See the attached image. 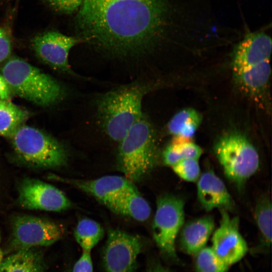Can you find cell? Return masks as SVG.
Returning a JSON list of instances; mask_svg holds the SVG:
<instances>
[{"label":"cell","mask_w":272,"mask_h":272,"mask_svg":"<svg viewBox=\"0 0 272 272\" xmlns=\"http://www.w3.org/2000/svg\"><path fill=\"white\" fill-rule=\"evenodd\" d=\"M167 0H83L76 23L83 39L115 55L147 52L166 29Z\"/></svg>","instance_id":"1"},{"label":"cell","mask_w":272,"mask_h":272,"mask_svg":"<svg viewBox=\"0 0 272 272\" xmlns=\"http://www.w3.org/2000/svg\"><path fill=\"white\" fill-rule=\"evenodd\" d=\"M151 88L147 84L133 83L107 92L97 98L100 125L112 140L120 142L143 115L142 100Z\"/></svg>","instance_id":"2"},{"label":"cell","mask_w":272,"mask_h":272,"mask_svg":"<svg viewBox=\"0 0 272 272\" xmlns=\"http://www.w3.org/2000/svg\"><path fill=\"white\" fill-rule=\"evenodd\" d=\"M1 72L12 93L38 105L54 104L65 96L58 81L19 57L9 58Z\"/></svg>","instance_id":"3"},{"label":"cell","mask_w":272,"mask_h":272,"mask_svg":"<svg viewBox=\"0 0 272 272\" xmlns=\"http://www.w3.org/2000/svg\"><path fill=\"white\" fill-rule=\"evenodd\" d=\"M119 143V170L132 182L141 180L157 162L156 137L153 126L143 115Z\"/></svg>","instance_id":"4"},{"label":"cell","mask_w":272,"mask_h":272,"mask_svg":"<svg viewBox=\"0 0 272 272\" xmlns=\"http://www.w3.org/2000/svg\"><path fill=\"white\" fill-rule=\"evenodd\" d=\"M214 153L226 176L239 188L254 175L259 166L258 152L243 133L231 131L216 143Z\"/></svg>","instance_id":"5"},{"label":"cell","mask_w":272,"mask_h":272,"mask_svg":"<svg viewBox=\"0 0 272 272\" xmlns=\"http://www.w3.org/2000/svg\"><path fill=\"white\" fill-rule=\"evenodd\" d=\"M10 139L18 156L30 165L51 168L66 163L67 153L64 146L37 128L23 124Z\"/></svg>","instance_id":"6"},{"label":"cell","mask_w":272,"mask_h":272,"mask_svg":"<svg viewBox=\"0 0 272 272\" xmlns=\"http://www.w3.org/2000/svg\"><path fill=\"white\" fill-rule=\"evenodd\" d=\"M184 222V201L178 197L165 194L159 197L152 231L157 246L165 255L177 257L175 240Z\"/></svg>","instance_id":"7"},{"label":"cell","mask_w":272,"mask_h":272,"mask_svg":"<svg viewBox=\"0 0 272 272\" xmlns=\"http://www.w3.org/2000/svg\"><path fill=\"white\" fill-rule=\"evenodd\" d=\"M12 228L10 246L14 252L51 245L61 239L65 231L58 223L26 215L15 217Z\"/></svg>","instance_id":"8"},{"label":"cell","mask_w":272,"mask_h":272,"mask_svg":"<svg viewBox=\"0 0 272 272\" xmlns=\"http://www.w3.org/2000/svg\"><path fill=\"white\" fill-rule=\"evenodd\" d=\"M143 248L138 236L118 229H110L102 251L105 272H134Z\"/></svg>","instance_id":"9"},{"label":"cell","mask_w":272,"mask_h":272,"mask_svg":"<svg viewBox=\"0 0 272 272\" xmlns=\"http://www.w3.org/2000/svg\"><path fill=\"white\" fill-rule=\"evenodd\" d=\"M220 226L212 236V247L217 255L228 266L240 260L246 254L248 246L239 231L238 217H231L228 211L220 210Z\"/></svg>","instance_id":"10"},{"label":"cell","mask_w":272,"mask_h":272,"mask_svg":"<svg viewBox=\"0 0 272 272\" xmlns=\"http://www.w3.org/2000/svg\"><path fill=\"white\" fill-rule=\"evenodd\" d=\"M18 200L24 208L53 212L65 210L71 202L58 188L35 179H25L19 189Z\"/></svg>","instance_id":"11"},{"label":"cell","mask_w":272,"mask_h":272,"mask_svg":"<svg viewBox=\"0 0 272 272\" xmlns=\"http://www.w3.org/2000/svg\"><path fill=\"white\" fill-rule=\"evenodd\" d=\"M84 40L68 36L56 31H49L35 36L32 41L37 57L54 69L72 74L69 63L70 50Z\"/></svg>","instance_id":"12"},{"label":"cell","mask_w":272,"mask_h":272,"mask_svg":"<svg viewBox=\"0 0 272 272\" xmlns=\"http://www.w3.org/2000/svg\"><path fill=\"white\" fill-rule=\"evenodd\" d=\"M271 45V38L263 32L247 34L233 50V71L244 70L269 60Z\"/></svg>","instance_id":"13"},{"label":"cell","mask_w":272,"mask_h":272,"mask_svg":"<svg viewBox=\"0 0 272 272\" xmlns=\"http://www.w3.org/2000/svg\"><path fill=\"white\" fill-rule=\"evenodd\" d=\"M48 178L71 184L104 205L120 192L134 186L133 182L125 177L118 175H106L91 180L64 179L55 175H50Z\"/></svg>","instance_id":"14"},{"label":"cell","mask_w":272,"mask_h":272,"mask_svg":"<svg viewBox=\"0 0 272 272\" xmlns=\"http://www.w3.org/2000/svg\"><path fill=\"white\" fill-rule=\"evenodd\" d=\"M233 72L234 80L240 91L259 103L267 97L271 67L269 60Z\"/></svg>","instance_id":"15"},{"label":"cell","mask_w":272,"mask_h":272,"mask_svg":"<svg viewBox=\"0 0 272 272\" xmlns=\"http://www.w3.org/2000/svg\"><path fill=\"white\" fill-rule=\"evenodd\" d=\"M197 194L202 207L208 212L214 209L231 210L234 201L224 183L212 170L204 172L198 179Z\"/></svg>","instance_id":"16"},{"label":"cell","mask_w":272,"mask_h":272,"mask_svg":"<svg viewBox=\"0 0 272 272\" xmlns=\"http://www.w3.org/2000/svg\"><path fill=\"white\" fill-rule=\"evenodd\" d=\"M105 205L116 214L129 217L138 221L146 220L151 214L149 203L134 185L120 192Z\"/></svg>","instance_id":"17"},{"label":"cell","mask_w":272,"mask_h":272,"mask_svg":"<svg viewBox=\"0 0 272 272\" xmlns=\"http://www.w3.org/2000/svg\"><path fill=\"white\" fill-rule=\"evenodd\" d=\"M215 228L212 217L204 216L186 223L180 233V244L187 254L195 255L205 247Z\"/></svg>","instance_id":"18"},{"label":"cell","mask_w":272,"mask_h":272,"mask_svg":"<svg viewBox=\"0 0 272 272\" xmlns=\"http://www.w3.org/2000/svg\"><path fill=\"white\" fill-rule=\"evenodd\" d=\"M2 264L5 272H45L42 255L33 248L14 252Z\"/></svg>","instance_id":"19"},{"label":"cell","mask_w":272,"mask_h":272,"mask_svg":"<svg viewBox=\"0 0 272 272\" xmlns=\"http://www.w3.org/2000/svg\"><path fill=\"white\" fill-rule=\"evenodd\" d=\"M29 116L27 111L10 100H0V135L10 139Z\"/></svg>","instance_id":"20"},{"label":"cell","mask_w":272,"mask_h":272,"mask_svg":"<svg viewBox=\"0 0 272 272\" xmlns=\"http://www.w3.org/2000/svg\"><path fill=\"white\" fill-rule=\"evenodd\" d=\"M202 120L201 114L192 108H185L177 112L168 124L169 132L174 136L192 138Z\"/></svg>","instance_id":"21"},{"label":"cell","mask_w":272,"mask_h":272,"mask_svg":"<svg viewBox=\"0 0 272 272\" xmlns=\"http://www.w3.org/2000/svg\"><path fill=\"white\" fill-rule=\"evenodd\" d=\"M104 231L96 221L83 218L78 223L74 232L75 238L83 251L91 252L103 237Z\"/></svg>","instance_id":"22"},{"label":"cell","mask_w":272,"mask_h":272,"mask_svg":"<svg viewBox=\"0 0 272 272\" xmlns=\"http://www.w3.org/2000/svg\"><path fill=\"white\" fill-rule=\"evenodd\" d=\"M254 218L262 243L268 248L271 242V202L267 196L261 197L257 202Z\"/></svg>","instance_id":"23"},{"label":"cell","mask_w":272,"mask_h":272,"mask_svg":"<svg viewBox=\"0 0 272 272\" xmlns=\"http://www.w3.org/2000/svg\"><path fill=\"white\" fill-rule=\"evenodd\" d=\"M195 255V265L197 272H227L229 266L221 259L212 247L200 249Z\"/></svg>","instance_id":"24"},{"label":"cell","mask_w":272,"mask_h":272,"mask_svg":"<svg viewBox=\"0 0 272 272\" xmlns=\"http://www.w3.org/2000/svg\"><path fill=\"white\" fill-rule=\"evenodd\" d=\"M172 168L174 172L185 181L194 182L199 177L200 169L197 159H182Z\"/></svg>","instance_id":"25"},{"label":"cell","mask_w":272,"mask_h":272,"mask_svg":"<svg viewBox=\"0 0 272 272\" xmlns=\"http://www.w3.org/2000/svg\"><path fill=\"white\" fill-rule=\"evenodd\" d=\"M181 160L184 159H195L198 160L202 151L200 147L192 142L179 144L171 143Z\"/></svg>","instance_id":"26"},{"label":"cell","mask_w":272,"mask_h":272,"mask_svg":"<svg viewBox=\"0 0 272 272\" xmlns=\"http://www.w3.org/2000/svg\"><path fill=\"white\" fill-rule=\"evenodd\" d=\"M83 0H46L55 11L65 14H71L80 7Z\"/></svg>","instance_id":"27"},{"label":"cell","mask_w":272,"mask_h":272,"mask_svg":"<svg viewBox=\"0 0 272 272\" xmlns=\"http://www.w3.org/2000/svg\"><path fill=\"white\" fill-rule=\"evenodd\" d=\"M91 252L83 251L79 259L75 264L73 272H93Z\"/></svg>","instance_id":"28"},{"label":"cell","mask_w":272,"mask_h":272,"mask_svg":"<svg viewBox=\"0 0 272 272\" xmlns=\"http://www.w3.org/2000/svg\"><path fill=\"white\" fill-rule=\"evenodd\" d=\"M12 50L10 39L3 29H0V62L6 59Z\"/></svg>","instance_id":"29"},{"label":"cell","mask_w":272,"mask_h":272,"mask_svg":"<svg viewBox=\"0 0 272 272\" xmlns=\"http://www.w3.org/2000/svg\"><path fill=\"white\" fill-rule=\"evenodd\" d=\"M12 94L5 79L0 74V100H10Z\"/></svg>","instance_id":"30"},{"label":"cell","mask_w":272,"mask_h":272,"mask_svg":"<svg viewBox=\"0 0 272 272\" xmlns=\"http://www.w3.org/2000/svg\"><path fill=\"white\" fill-rule=\"evenodd\" d=\"M147 272H171V271L161 263L155 262L149 266Z\"/></svg>","instance_id":"31"},{"label":"cell","mask_w":272,"mask_h":272,"mask_svg":"<svg viewBox=\"0 0 272 272\" xmlns=\"http://www.w3.org/2000/svg\"><path fill=\"white\" fill-rule=\"evenodd\" d=\"M0 244H1V233H0ZM3 255H4V254L1 248V245H0V265L1 264V263H2L4 260Z\"/></svg>","instance_id":"32"},{"label":"cell","mask_w":272,"mask_h":272,"mask_svg":"<svg viewBox=\"0 0 272 272\" xmlns=\"http://www.w3.org/2000/svg\"><path fill=\"white\" fill-rule=\"evenodd\" d=\"M0 272H5L2 264L0 265Z\"/></svg>","instance_id":"33"}]
</instances>
